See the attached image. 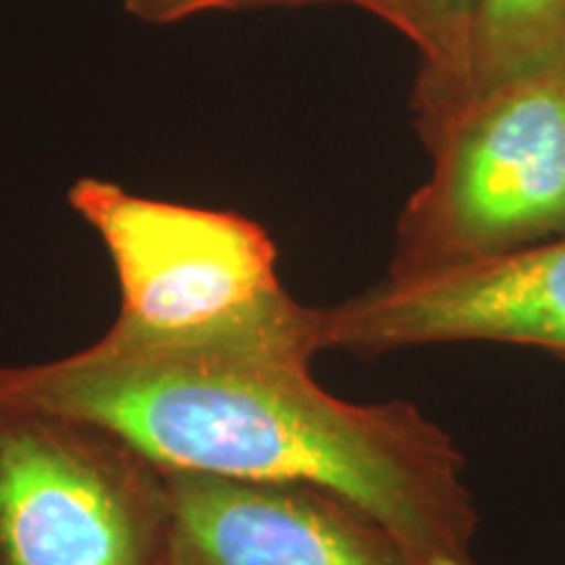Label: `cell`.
<instances>
[{
  "label": "cell",
  "instance_id": "cell-4",
  "mask_svg": "<svg viewBox=\"0 0 565 565\" xmlns=\"http://www.w3.org/2000/svg\"><path fill=\"white\" fill-rule=\"evenodd\" d=\"M68 204L103 238L121 288L110 333L181 341L221 330L286 294L263 225L225 210L150 200L82 179Z\"/></svg>",
  "mask_w": 565,
  "mask_h": 565
},
{
  "label": "cell",
  "instance_id": "cell-5",
  "mask_svg": "<svg viewBox=\"0 0 565 565\" xmlns=\"http://www.w3.org/2000/svg\"><path fill=\"white\" fill-rule=\"evenodd\" d=\"M322 351L359 356L433 343L536 345L565 359V236L317 309Z\"/></svg>",
  "mask_w": 565,
  "mask_h": 565
},
{
  "label": "cell",
  "instance_id": "cell-7",
  "mask_svg": "<svg viewBox=\"0 0 565 565\" xmlns=\"http://www.w3.org/2000/svg\"><path fill=\"white\" fill-rule=\"evenodd\" d=\"M374 13L422 58L414 110L422 137L461 108L475 74L484 0H343Z\"/></svg>",
  "mask_w": 565,
  "mask_h": 565
},
{
  "label": "cell",
  "instance_id": "cell-8",
  "mask_svg": "<svg viewBox=\"0 0 565 565\" xmlns=\"http://www.w3.org/2000/svg\"><path fill=\"white\" fill-rule=\"evenodd\" d=\"M557 66H565V0H484L463 105L500 84Z\"/></svg>",
  "mask_w": 565,
  "mask_h": 565
},
{
  "label": "cell",
  "instance_id": "cell-6",
  "mask_svg": "<svg viewBox=\"0 0 565 565\" xmlns=\"http://www.w3.org/2000/svg\"><path fill=\"white\" fill-rule=\"evenodd\" d=\"M162 565H424L362 505L328 487L168 471Z\"/></svg>",
  "mask_w": 565,
  "mask_h": 565
},
{
  "label": "cell",
  "instance_id": "cell-2",
  "mask_svg": "<svg viewBox=\"0 0 565 565\" xmlns=\"http://www.w3.org/2000/svg\"><path fill=\"white\" fill-rule=\"evenodd\" d=\"M424 141L433 173L395 223L387 280L565 236V66L471 97Z\"/></svg>",
  "mask_w": 565,
  "mask_h": 565
},
{
  "label": "cell",
  "instance_id": "cell-1",
  "mask_svg": "<svg viewBox=\"0 0 565 565\" xmlns=\"http://www.w3.org/2000/svg\"><path fill=\"white\" fill-rule=\"evenodd\" d=\"M320 351V315L286 291L196 338L108 330L71 356L0 366V398L108 427L168 471L328 487L424 565H479L454 437L408 401L335 398L312 374Z\"/></svg>",
  "mask_w": 565,
  "mask_h": 565
},
{
  "label": "cell",
  "instance_id": "cell-9",
  "mask_svg": "<svg viewBox=\"0 0 565 565\" xmlns=\"http://www.w3.org/2000/svg\"><path fill=\"white\" fill-rule=\"evenodd\" d=\"M307 3H343V0H124L126 13L147 24H173L192 19L204 11L263 9V6H307Z\"/></svg>",
  "mask_w": 565,
  "mask_h": 565
},
{
  "label": "cell",
  "instance_id": "cell-3",
  "mask_svg": "<svg viewBox=\"0 0 565 565\" xmlns=\"http://www.w3.org/2000/svg\"><path fill=\"white\" fill-rule=\"evenodd\" d=\"M168 469L100 424L0 398V565H162Z\"/></svg>",
  "mask_w": 565,
  "mask_h": 565
}]
</instances>
